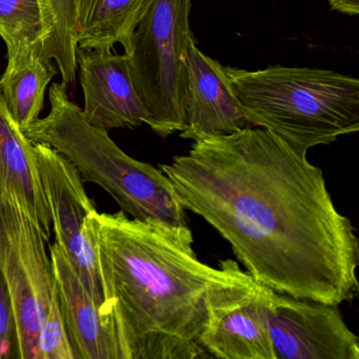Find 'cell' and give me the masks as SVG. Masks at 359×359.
Wrapping results in <instances>:
<instances>
[{
  "mask_svg": "<svg viewBox=\"0 0 359 359\" xmlns=\"http://www.w3.org/2000/svg\"><path fill=\"white\" fill-rule=\"evenodd\" d=\"M159 169L256 283L338 306L358 296L354 226L336 208L323 170L272 132L247 126L205 136Z\"/></svg>",
  "mask_w": 359,
  "mask_h": 359,
  "instance_id": "obj_1",
  "label": "cell"
},
{
  "mask_svg": "<svg viewBox=\"0 0 359 359\" xmlns=\"http://www.w3.org/2000/svg\"><path fill=\"white\" fill-rule=\"evenodd\" d=\"M104 295V316L121 359L208 357L201 336L222 290L247 276L235 260L203 264L190 228L93 215Z\"/></svg>",
  "mask_w": 359,
  "mask_h": 359,
  "instance_id": "obj_2",
  "label": "cell"
},
{
  "mask_svg": "<svg viewBox=\"0 0 359 359\" xmlns=\"http://www.w3.org/2000/svg\"><path fill=\"white\" fill-rule=\"evenodd\" d=\"M248 126L272 132L300 154L359 130V81L318 68H226Z\"/></svg>",
  "mask_w": 359,
  "mask_h": 359,
  "instance_id": "obj_3",
  "label": "cell"
},
{
  "mask_svg": "<svg viewBox=\"0 0 359 359\" xmlns=\"http://www.w3.org/2000/svg\"><path fill=\"white\" fill-rule=\"evenodd\" d=\"M68 87L65 81L51 86L49 114L22 130L25 135L64 155L83 182L102 187L134 219L189 226L187 210L170 178L159 168L123 152L108 131L90 125L83 109L69 98Z\"/></svg>",
  "mask_w": 359,
  "mask_h": 359,
  "instance_id": "obj_4",
  "label": "cell"
},
{
  "mask_svg": "<svg viewBox=\"0 0 359 359\" xmlns=\"http://www.w3.org/2000/svg\"><path fill=\"white\" fill-rule=\"evenodd\" d=\"M191 7V0H152L125 49L146 125L163 138L184 129Z\"/></svg>",
  "mask_w": 359,
  "mask_h": 359,
  "instance_id": "obj_5",
  "label": "cell"
},
{
  "mask_svg": "<svg viewBox=\"0 0 359 359\" xmlns=\"http://www.w3.org/2000/svg\"><path fill=\"white\" fill-rule=\"evenodd\" d=\"M46 243L18 199L0 196V271L13 302L20 359H37V337L51 302L55 279Z\"/></svg>",
  "mask_w": 359,
  "mask_h": 359,
  "instance_id": "obj_6",
  "label": "cell"
},
{
  "mask_svg": "<svg viewBox=\"0 0 359 359\" xmlns=\"http://www.w3.org/2000/svg\"><path fill=\"white\" fill-rule=\"evenodd\" d=\"M34 152L55 241L104 315V289L93 231L95 207L81 174L64 155L46 144H34Z\"/></svg>",
  "mask_w": 359,
  "mask_h": 359,
  "instance_id": "obj_7",
  "label": "cell"
},
{
  "mask_svg": "<svg viewBox=\"0 0 359 359\" xmlns=\"http://www.w3.org/2000/svg\"><path fill=\"white\" fill-rule=\"evenodd\" d=\"M264 309L275 359H359L358 337L338 306L266 287Z\"/></svg>",
  "mask_w": 359,
  "mask_h": 359,
  "instance_id": "obj_8",
  "label": "cell"
},
{
  "mask_svg": "<svg viewBox=\"0 0 359 359\" xmlns=\"http://www.w3.org/2000/svg\"><path fill=\"white\" fill-rule=\"evenodd\" d=\"M266 287L251 276L214 299L201 344L208 357L275 359L264 309Z\"/></svg>",
  "mask_w": 359,
  "mask_h": 359,
  "instance_id": "obj_9",
  "label": "cell"
},
{
  "mask_svg": "<svg viewBox=\"0 0 359 359\" xmlns=\"http://www.w3.org/2000/svg\"><path fill=\"white\" fill-rule=\"evenodd\" d=\"M76 65L85 100L83 116L90 125L110 131L146 123L148 113L126 54L77 48Z\"/></svg>",
  "mask_w": 359,
  "mask_h": 359,
  "instance_id": "obj_10",
  "label": "cell"
},
{
  "mask_svg": "<svg viewBox=\"0 0 359 359\" xmlns=\"http://www.w3.org/2000/svg\"><path fill=\"white\" fill-rule=\"evenodd\" d=\"M247 126L226 68L201 52L195 41H191L180 137L193 142L205 136L233 133Z\"/></svg>",
  "mask_w": 359,
  "mask_h": 359,
  "instance_id": "obj_11",
  "label": "cell"
},
{
  "mask_svg": "<svg viewBox=\"0 0 359 359\" xmlns=\"http://www.w3.org/2000/svg\"><path fill=\"white\" fill-rule=\"evenodd\" d=\"M54 278L77 359H121L112 331L79 273L57 243L50 245Z\"/></svg>",
  "mask_w": 359,
  "mask_h": 359,
  "instance_id": "obj_12",
  "label": "cell"
},
{
  "mask_svg": "<svg viewBox=\"0 0 359 359\" xmlns=\"http://www.w3.org/2000/svg\"><path fill=\"white\" fill-rule=\"evenodd\" d=\"M12 195L51 238L52 220L39 177L34 144L8 110L0 91V196Z\"/></svg>",
  "mask_w": 359,
  "mask_h": 359,
  "instance_id": "obj_13",
  "label": "cell"
},
{
  "mask_svg": "<svg viewBox=\"0 0 359 359\" xmlns=\"http://www.w3.org/2000/svg\"><path fill=\"white\" fill-rule=\"evenodd\" d=\"M152 0H75L77 48L111 51L127 49Z\"/></svg>",
  "mask_w": 359,
  "mask_h": 359,
  "instance_id": "obj_14",
  "label": "cell"
},
{
  "mask_svg": "<svg viewBox=\"0 0 359 359\" xmlns=\"http://www.w3.org/2000/svg\"><path fill=\"white\" fill-rule=\"evenodd\" d=\"M7 58L0 91L10 114L24 130L39 119L46 89L57 71L52 62L43 60L39 49H25Z\"/></svg>",
  "mask_w": 359,
  "mask_h": 359,
  "instance_id": "obj_15",
  "label": "cell"
},
{
  "mask_svg": "<svg viewBox=\"0 0 359 359\" xmlns=\"http://www.w3.org/2000/svg\"><path fill=\"white\" fill-rule=\"evenodd\" d=\"M51 35L43 0H0V37L7 57L25 49H45Z\"/></svg>",
  "mask_w": 359,
  "mask_h": 359,
  "instance_id": "obj_16",
  "label": "cell"
},
{
  "mask_svg": "<svg viewBox=\"0 0 359 359\" xmlns=\"http://www.w3.org/2000/svg\"><path fill=\"white\" fill-rule=\"evenodd\" d=\"M49 15L51 35L41 52L46 62L57 65L62 81L74 83L77 77L75 39V0H43Z\"/></svg>",
  "mask_w": 359,
  "mask_h": 359,
  "instance_id": "obj_17",
  "label": "cell"
},
{
  "mask_svg": "<svg viewBox=\"0 0 359 359\" xmlns=\"http://www.w3.org/2000/svg\"><path fill=\"white\" fill-rule=\"evenodd\" d=\"M37 359H77L65 323L56 283L47 316L37 337Z\"/></svg>",
  "mask_w": 359,
  "mask_h": 359,
  "instance_id": "obj_18",
  "label": "cell"
},
{
  "mask_svg": "<svg viewBox=\"0 0 359 359\" xmlns=\"http://www.w3.org/2000/svg\"><path fill=\"white\" fill-rule=\"evenodd\" d=\"M0 359H18V325L9 287L0 271Z\"/></svg>",
  "mask_w": 359,
  "mask_h": 359,
  "instance_id": "obj_19",
  "label": "cell"
},
{
  "mask_svg": "<svg viewBox=\"0 0 359 359\" xmlns=\"http://www.w3.org/2000/svg\"><path fill=\"white\" fill-rule=\"evenodd\" d=\"M327 3L334 11L348 16L358 15L359 0H327Z\"/></svg>",
  "mask_w": 359,
  "mask_h": 359,
  "instance_id": "obj_20",
  "label": "cell"
}]
</instances>
